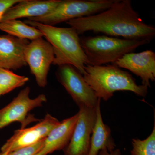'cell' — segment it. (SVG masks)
Segmentation results:
<instances>
[{"label": "cell", "mask_w": 155, "mask_h": 155, "mask_svg": "<svg viewBox=\"0 0 155 155\" xmlns=\"http://www.w3.org/2000/svg\"><path fill=\"white\" fill-rule=\"evenodd\" d=\"M78 35L88 31L113 37L147 40L155 35V28L143 22L134 11L130 0H116L111 7L99 14L69 20L66 22Z\"/></svg>", "instance_id": "obj_1"}, {"label": "cell", "mask_w": 155, "mask_h": 155, "mask_svg": "<svg viewBox=\"0 0 155 155\" xmlns=\"http://www.w3.org/2000/svg\"><path fill=\"white\" fill-rule=\"evenodd\" d=\"M84 80L100 99L108 101L115 92L130 91L137 95L146 96L148 87L138 85L132 75L114 64L105 66L85 65Z\"/></svg>", "instance_id": "obj_2"}, {"label": "cell", "mask_w": 155, "mask_h": 155, "mask_svg": "<svg viewBox=\"0 0 155 155\" xmlns=\"http://www.w3.org/2000/svg\"><path fill=\"white\" fill-rule=\"evenodd\" d=\"M24 22L40 31L51 45L55 56L53 65L59 67L69 64L75 67L82 75L85 73L84 67L88 62L81 45L79 35L74 28L45 25L28 19Z\"/></svg>", "instance_id": "obj_3"}, {"label": "cell", "mask_w": 155, "mask_h": 155, "mask_svg": "<svg viewBox=\"0 0 155 155\" xmlns=\"http://www.w3.org/2000/svg\"><path fill=\"white\" fill-rule=\"evenodd\" d=\"M80 43L88 65L102 66L112 64L142 45L149 43L147 40L129 39L98 35L80 38Z\"/></svg>", "instance_id": "obj_4"}, {"label": "cell", "mask_w": 155, "mask_h": 155, "mask_svg": "<svg viewBox=\"0 0 155 155\" xmlns=\"http://www.w3.org/2000/svg\"><path fill=\"white\" fill-rule=\"evenodd\" d=\"M116 0H61L58 6L41 17L27 19L45 25H54L72 19L88 17L105 11Z\"/></svg>", "instance_id": "obj_5"}, {"label": "cell", "mask_w": 155, "mask_h": 155, "mask_svg": "<svg viewBox=\"0 0 155 155\" xmlns=\"http://www.w3.org/2000/svg\"><path fill=\"white\" fill-rule=\"evenodd\" d=\"M30 92V87H26L10 104L0 110V130L14 122H20L21 128H23L31 122L41 120L35 118L29 113L34 108L41 107L47 101L46 97L41 94L35 98L31 99Z\"/></svg>", "instance_id": "obj_6"}, {"label": "cell", "mask_w": 155, "mask_h": 155, "mask_svg": "<svg viewBox=\"0 0 155 155\" xmlns=\"http://www.w3.org/2000/svg\"><path fill=\"white\" fill-rule=\"evenodd\" d=\"M56 75L58 81L78 107L95 108L101 102V100L75 67L69 64L61 65L58 67Z\"/></svg>", "instance_id": "obj_7"}, {"label": "cell", "mask_w": 155, "mask_h": 155, "mask_svg": "<svg viewBox=\"0 0 155 155\" xmlns=\"http://www.w3.org/2000/svg\"><path fill=\"white\" fill-rule=\"evenodd\" d=\"M24 58L31 72L35 77L38 85L45 87L47 84V77L51 65L54 60L51 45L42 38L30 42L25 47Z\"/></svg>", "instance_id": "obj_8"}, {"label": "cell", "mask_w": 155, "mask_h": 155, "mask_svg": "<svg viewBox=\"0 0 155 155\" xmlns=\"http://www.w3.org/2000/svg\"><path fill=\"white\" fill-rule=\"evenodd\" d=\"M78 118L69 143L63 150L64 155H87L97 118V107H79Z\"/></svg>", "instance_id": "obj_9"}, {"label": "cell", "mask_w": 155, "mask_h": 155, "mask_svg": "<svg viewBox=\"0 0 155 155\" xmlns=\"http://www.w3.org/2000/svg\"><path fill=\"white\" fill-rule=\"evenodd\" d=\"M60 123L58 119L47 114L34 126L15 130L14 134L3 146L1 150L10 152L35 144L46 138L51 130Z\"/></svg>", "instance_id": "obj_10"}, {"label": "cell", "mask_w": 155, "mask_h": 155, "mask_svg": "<svg viewBox=\"0 0 155 155\" xmlns=\"http://www.w3.org/2000/svg\"><path fill=\"white\" fill-rule=\"evenodd\" d=\"M113 64L129 70L140 77L142 85L150 87L155 80V53L152 50L126 54Z\"/></svg>", "instance_id": "obj_11"}, {"label": "cell", "mask_w": 155, "mask_h": 155, "mask_svg": "<svg viewBox=\"0 0 155 155\" xmlns=\"http://www.w3.org/2000/svg\"><path fill=\"white\" fill-rule=\"evenodd\" d=\"M29 42L9 35H0V68L16 70L27 66L24 52Z\"/></svg>", "instance_id": "obj_12"}, {"label": "cell", "mask_w": 155, "mask_h": 155, "mask_svg": "<svg viewBox=\"0 0 155 155\" xmlns=\"http://www.w3.org/2000/svg\"><path fill=\"white\" fill-rule=\"evenodd\" d=\"M61 0H21L9 8L0 22L26 17L36 18L46 15L58 6Z\"/></svg>", "instance_id": "obj_13"}, {"label": "cell", "mask_w": 155, "mask_h": 155, "mask_svg": "<svg viewBox=\"0 0 155 155\" xmlns=\"http://www.w3.org/2000/svg\"><path fill=\"white\" fill-rule=\"evenodd\" d=\"M78 118V113L60 122L51 130L46 137L42 147L35 155H48L55 151L64 150L70 140Z\"/></svg>", "instance_id": "obj_14"}, {"label": "cell", "mask_w": 155, "mask_h": 155, "mask_svg": "<svg viewBox=\"0 0 155 155\" xmlns=\"http://www.w3.org/2000/svg\"><path fill=\"white\" fill-rule=\"evenodd\" d=\"M100 102L97 106V118L92 134L90 147L87 155H98L100 151L106 148L109 152L115 149L116 144L111 134V130L103 122Z\"/></svg>", "instance_id": "obj_15"}, {"label": "cell", "mask_w": 155, "mask_h": 155, "mask_svg": "<svg viewBox=\"0 0 155 155\" xmlns=\"http://www.w3.org/2000/svg\"><path fill=\"white\" fill-rule=\"evenodd\" d=\"M0 30L18 38L32 41L43 37L42 33L33 26L19 19L0 22Z\"/></svg>", "instance_id": "obj_16"}, {"label": "cell", "mask_w": 155, "mask_h": 155, "mask_svg": "<svg viewBox=\"0 0 155 155\" xmlns=\"http://www.w3.org/2000/svg\"><path fill=\"white\" fill-rule=\"evenodd\" d=\"M29 78L17 75L11 70L0 68V93L7 94L15 89L23 86Z\"/></svg>", "instance_id": "obj_17"}, {"label": "cell", "mask_w": 155, "mask_h": 155, "mask_svg": "<svg viewBox=\"0 0 155 155\" xmlns=\"http://www.w3.org/2000/svg\"><path fill=\"white\" fill-rule=\"evenodd\" d=\"M155 122L152 132L143 140L134 138L132 140L131 155H155Z\"/></svg>", "instance_id": "obj_18"}, {"label": "cell", "mask_w": 155, "mask_h": 155, "mask_svg": "<svg viewBox=\"0 0 155 155\" xmlns=\"http://www.w3.org/2000/svg\"><path fill=\"white\" fill-rule=\"evenodd\" d=\"M45 138L37 143L10 152L8 155H35L40 150L44 144Z\"/></svg>", "instance_id": "obj_19"}, {"label": "cell", "mask_w": 155, "mask_h": 155, "mask_svg": "<svg viewBox=\"0 0 155 155\" xmlns=\"http://www.w3.org/2000/svg\"><path fill=\"white\" fill-rule=\"evenodd\" d=\"M21 0H0V19L7 10Z\"/></svg>", "instance_id": "obj_20"}, {"label": "cell", "mask_w": 155, "mask_h": 155, "mask_svg": "<svg viewBox=\"0 0 155 155\" xmlns=\"http://www.w3.org/2000/svg\"><path fill=\"white\" fill-rule=\"evenodd\" d=\"M98 155H122V153L119 149L109 152L106 148H104L100 151Z\"/></svg>", "instance_id": "obj_21"}, {"label": "cell", "mask_w": 155, "mask_h": 155, "mask_svg": "<svg viewBox=\"0 0 155 155\" xmlns=\"http://www.w3.org/2000/svg\"><path fill=\"white\" fill-rule=\"evenodd\" d=\"M9 152L8 151H2V152L0 153V155H8V153Z\"/></svg>", "instance_id": "obj_22"}, {"label": "cell", "mask_w": 155, "mask_h": 155, "mask_svg": "<svg viewBox=\"0 0 155 155\" xmlns=\"http://www.w3.org/2000/svg\"><path fill=\"white\" fill-rule=\"evenodd\" d=\"M1 93H0V96H1Z\"/></svg>", "instance_id": "obj_23"}]
</instances>
